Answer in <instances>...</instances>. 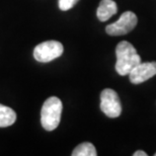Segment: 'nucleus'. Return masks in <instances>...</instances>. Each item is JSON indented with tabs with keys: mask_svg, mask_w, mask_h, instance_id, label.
Segmentation results:
<instances>
[{
	"mask_svg": "<svg viewBox=\"0 0 156 156\" xmlns=\"http://www.w3.org/2000/svg\"><path fill=\"white\" fill-rule=\"evenodd\" d=\"M116 71L122 76L128 75L134 67L141 63V57L132 44L122 41L116 48Z\"/></svg>",
	"mask_w": 156,
	"mask_h": 156,
	"instance_id": "nucleus-1",
	"label": "nucleus"
},
{
	"mask_svg": "<svg viewBox=\"0 0 156 156\" xmlns=\"http://www.w3.org/2000/svg\"><path fill=\"white\" fill-rule=\"evenodd\" d=\"M63 105L57 96H51L44 102L41 111V123L45 130L53 131L59 126Z\"/></svg>",
	"mask_w": 156,
	"mask_h": 156,
	"instance_id": "nucleus-2",
	"label": "nucleus"
},
{
	"mask_svg": "<svg viewBox=\"0 0 156 156\" xmlns=\"http://www.w3.org/2000/svg\"><path fill=\"white\" fill-rule=\"evenodd\" d=\"M63 45L58 41H47L40 44L34 50V57L41 63H48L63 54Z\"/></svg>",
	"mask_w": 156,
	"mask_h": 156,
	"instance_id": "nucleus-3",
	"label": "nucleus"
},
{
	"mask_svg": "<svg viewBox=\"0 0 156 156\" xmlns=\"http://www.w3.org/2000/svg\"><path fill=\"white\" fill-rule=\"evenodd\" d=\"M137 23V15L132 11H126L121 15L116 23L107 26L105 32L110 36H124L132 32L136 27Z\"/></svg>",
	"mask_w": 156,
	"mask_h": 156,
	"instance_id": "nucleus-4",
	"label": "nucleus"
},
{
	"mask_svg": "<svg viewBox=\"0 0 156 156\" xmlns=\"http://www.w3.org/2000/svg\"><path fill=\"white\" fill-rule=\"evenodd\" d=\"M101 110L108 118H118L122 114V105L117 91L105 88L101 93Z\"/></svg>",
	"mask_w": 156,
	"mask_h": 156,
	"instance_id": "nucleus-5",
	"label": "nucleus"
},
{
	"mask_svg": "<svg viewBox=\"0 0 156 156\" xmlns=\"http://www.w3.org/2000/svg\"><path fill=\"white\" fill-rule=\"evenodd\" d=\"M156 75V62L139 63L129 73L131 83L140 84Z\"/></svg>",
	"mask_w": 156,
	"mask_h": 156,
	"instance_id": "nucleus-6",
	"label": "nucleus"
},
{
	"mask_svg": "<svg viewBox=\"0 0 156 156\" xmlns=\"http://www.w3.org/2000/svg\"><path fill=\"white\" fill-rule=\"evenodd\" d=\"M118 6L117 3L113 0H101L99 3L98 10H96V16L101 21H107L117 13Z\"/></svg>",
	"mask_w": 156,
	"mask_h": 156,
	"instance_id": "nucleus-7",
	"label": "nucleus"
},
{
	"mask_svg": "<svg viewBox=\"0 0 156 156\" xmlns=\"http://www.w3.org/2000/svg\"><path fill=\"white\" fill-rule=\"evenodd\" d=\"M16 121V114L11 108L0 104V128H6L13 125Z\"/></svg>",
	"mask_w": 156,
	"mask_h": 156,
	"instance_id": "nucleus-8",
	"label": "nucleus"
},
{
	"mask_svg": "<svg viewBox=\"0 0 156 156\" xmlns=\"http://www.w3.org/2000/svg\"><path fill=\"white\" fill-rule=\"evenodd\" d=\"M98 152H96L95 147L93 144L89 142L81 143L74 149L72 152V156H96Z\"/></svg>",
	"mask_w": 156,
	"mask_h": 156,
	"instance_id": "nucleus-9",
	"label": "nucleus"
},
{
	"mask_svg": "<svg viewBox=\"0 0 156 156\" xmlns=\"http://www.w3.org/2000/svg\"><path fill=\"white\" fill-rule=\"evenodd\" d=\"M79 0H59V8L63 11L69 10Z\"/></svg>",
	"mask_w": 156,
	"mask_h": 156,
	"instance_id": "nucleus-10",
	"label": "nucleus"
},
{
	"mask_svg": "<svg viewBox=\"0 0 156 156\" xmlns=\"http://www.w3.org/2000/svg\"><path fill=\"white\" fill-rule=\"evenodd\" d=\"M133 156H147V153L142 150H138L133 154Z\"/></svg>",
	"mask_w": 156,
	"mask_h": 156,
	"instance_id": "nucleus-11",
	"label": "nucleus"
},
{
	"mask_svg": "<svg viewBox=\"0 0 156 156\" xmlns=\"http://www.w3.org/2000/svg\"><path fill=\"white\" fill-rule=\"evenodd\" d=\"M154 155H155V156H156V153H155V154H154Z\"/></svg>",
	"mask_w": 156,
	"mask_h": 156,
	"instance_id": "nucleus-12",
	"label": "nucleus"
}]
</instances>
